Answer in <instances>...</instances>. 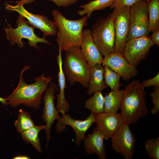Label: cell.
Segmentation results:
<instances>
[{"mask_svg": "<svg viewBox=\"0 0 159 159\" xmlns=\"http://www.w3.org/2000/svg\"><path fill=\"white\" fill-rule=\"evenodd\" d=\"M29 66H25L20 74L19 83L15 89L7 98V104L16 108L23 104L26 106L39 109L41 103L42 95L46 90L51 81L50 76L45 77V73L34 79L35 81L28 84L24 81L22 75L24 72L29 69Z\"/></svg>", "mask_w": 159, "mask_h": 159, "instance_id": "6da1fadb", "label": "cell"}, {"mask_svg": "<svg viewBox=\"0 0 159 159\" xmlns=\"http://www.w3.org/2000/svg\"><path fill=\"white\" fill-rule=\"evenodd\" d=\"M145 88L138 80H134L124 90L120 114L124 122L129 125L137 122L148 114Z\"/></svg>", "mask_w": 159, "mask_h": 159, "instance_id": "7a4b0ae2", "label": "cell"}, {"mask_svg": "<svg viewBox=\"0 0 159 159\" xmlns=\"http://www.w3.org/2000/svg\"><path fill=\"white\" fill-rule=\"evenodd\" d=\"M52 14L57 26L56 40L58 50L65 51L72 47H80L83 28L87 25L89 17L86 15L78 19L69 20L57 9L53 10Z\"/></svg>", "mask_w": 159, "mask_h": 159, "instance_id": "3957f363", "label": "cell"}, {"mask_svg": "<svg viewBox=\"0 0 159 159\" xmlns=\"http://www.w3.org/2000/svg\"><path fill=\"white\" fill-rule=\"evenodd\" d=\"M65 51L63 71L70 85L78 82L83 87L87 88L90 67L80 47H72Z\"/></svg>", "mask_w": 159, "mask_h": 159, "instance_id": "277c9868", "label": "cell"}, {"mask_svg": "<svg viewBox=\"0 0 159 159\" xmlns=\"http://www.w3.org/2000/svg\"><path fill=\"white\" fill-rule=\"evenodd\" d=\"M91 33L102 56L114 52L115 32L111 14L97 19L93 24Z\"/></svg>", "mask_w": 159, "mask_h": 159, "instance_id": "5b68a950", "label": "cell"}, {"mask_svg": "<svg viewBox=\"0 0 159 159\" xmlns=\"http://www.w3.org/2000/svg\"><path fill=\"white\" fill-rule=\"evenodd\" d=\"M8 26L4 28L7 38L13 45L17 44L19 47L22 48L25 44L21 41V39L24 38L28 40V43L32 47L39 49L37 44L42 42L46 44H52L45 38H40L37 36L34 32V28L31 25L28 21L24 17L19 15L16 22L17 27L15 29L13 28L10 24L6 20Z\"/></svg>", "mask_w": 159, "mask_h": 159, "instance_id": "8992f818", "label": "cell"}, {"mask_svg": "<svg viewBox=\"0 0 159 159\" xmlns=\"http://www.w3.org/2000/svg\"><path fill=\"white\" fill-rule=\"evenodd\" d=\"M130 8L124 6L113 9L111 13L115 32L114 52L122 54L130 29Z\"/></svg>", "mask_w": 159, "mask_h": 159, "instance_id": "52a82bcc", "label": "cell"}, {"mask_svg": "<svg viewBox=\"0 0 159 159\" xmlns=\"http://www.w3.org/2000/svg\"><path fill=\"white\" fill-rule=\"evenodd\" d=\"M148 17L147 2L145 0L130 6V29L127 39L148 35Z\"/></svg>", "mask_w": 159, "mask_h": 159, "instance_id": "ba28073f", "label": "cell"}, {"mask_svg": "<svg viewBox=\"0 0 159 159\" xmlns=\"http://www.w3.org/2000/svg\"><path fill=\"white\" fill-rule=\"evenodd\" d=\"M23 5L20 1H17L15 5L6 3L5 8L9 11H16L25 18L31 25L43 32L44 38L48 36H54L57 33V26L54 21L44 15L29 12L24 7Z\"/></svg>", "mask_w": 159, "mask_h": 159, "instance_id": "9c48e42d", "label": "cell"}, {"mask_svg": "<svg viewBox=\"0 0 159 159\" xmlns=\"http://www.w3.org/2000/svg\"><path fill=\"white\" fill-rule=\"evenodd\" d=\"M155 44L149 35L131 39L126 42L122 55L128 62L136 67L146 58L150 48Z\"/></svg>", "mask_w": 159, "mask_h": 159, "instance_id": "30bf717a", "label": "cell"}, {"mask_svg": "<svg viewBox=\"0 0 159 159\" xmlns=\"http://www.w3.org/2000/svg\"><path fill=\"white\" fill-rule=\"evenodd\" d=\"M111 138L112 149L125 159H132L136 140L129 125L124 122Z\"/></svg>", "mask_w": 159, "mask_h": 159, "instance_id": "8fae6325", "label": "cell"}, {"mask_svg": "<svg viewBox=\"0 0 159 159\" xmlns=\"http://www.w3.org/2000/svg\"><path fill=\"white\" fill-rule=\"evenodd\" d=\"M59 91L57 85L54 82H50L49 87L45 91L44 95L42 98L44 102L43 113L41 118L46 123V132L47 141L46 147L47 149L48 144L51 139L50 129L54 121L58 120L61 117L59 114V111L56 108L54 104V100L56 98L54 94Z\"/></svg>", "mask_w": 159, "mask_h": 159, "instance_id": "7c38bea8", "label": "cell"}, {"mask_svg": "<svg viewBox=\"0 0 159 159\" xmlns=\"http://www.w3.org/2000/svg\"><path fill=\"white\" fill-rule=\"evenodd\" d=\"M96 115L90 112L85 120H81L73 119L68 114H63L62 117L57 120L56 126V132L57 133L61 132L65 129L67 125L70 126L74 131L76 136L75 143L79 146L85 137L86 132L95 122Z\"/></svg>", "mask_w": 159, "mask_h": 159, "instance_id": "4fadbf2b", "label": "cell"}, {"mask_svg": "<svg viewBox=\"0 0 159 159\" xmlns=\"http://www.w3.org/2000/svg\"><path fill=\"white\" fill-rule=\"evenodd\" d=\"M102 64L109 67L126 81L135 77L138 72L136 67L128 62L122 54L115 52L105 57Z\"/></svg>", "mask_w": 159, "mask_h": 159, "instance_id": "5bb4252c", "label": "cell"}, {"mask_svg": "<svg viewBox=\"0 0 159 159\" xmlns=\"http://www.w3.org/2000/svg\"><path fill=\"white\" fill-rule=\"evenodd\" d=\"M97 131L104 140L111 138L124 122L120 113L103 112L96 115Z\"/></svg>", "mask_w": 159, "mask_h": 159, "instance_id": "9a60e30c", "label": "cell"}, {"mask_svg": "<svg viewBox=\"0 0 159 159\" xmlns=\"http://www.w3.org/2000/svg\"><path fill=\"white\" fill-rule=\"evenodd\" d=\"M81 50L90 67L96 64H102L103 58L97 47L88 29L83 30Z\"/></svg>", "mask_w": 159, "mask_h": 159, "instance_id": "2e32d148", "label": "cell"}, {"mask_svg": "<svg viewBox=\"0 0 159 159\" xmlns=\"http://www.w3.org/2000/svg\"><path fill=\"white\" fill-rule=\"evenodd\" d=\"M104 140L103 136L94 128L92 133L89 134L83 140L85 151L89 155L96 154L100 159H106L107 153Z\"/></svg>", "mask_w": 159, "mask_h": 159, "instance_id": "e0dca14e", "label": "cell"}, {"mask_svg": "<svg viewBox=\"0 0 159 159\" xmlns=\"http://www.w3.org/2000/svg\"><path fill=\"white\" fill-rule=\"evenodd\" d=\"M58 51L59 53L57 58L59 67L58 79L59 92L57 95L56 107L62 115L66 114V112L68 111L69 105V102L66 100L64 95V90L66 88V78L63 69L62 51L58 50Z\"/></svg>", "mask_w": 159, "mask_h": 159, "instance_id": "ac0fdd59", "label": "cell"}, {"mask_svg": "<svg viewBox=\"0 0 159 159\" xmlns=\"http://www.w3.org/2000/svg\"><path fill=\"white\" fill-rule=\"evenodd\" d=\"M104 67L97 64L90 67V74L87 93L91 95L95 92L101 91L108 87L104 80Z\"/></svg>", "mask_w": 159, "mask_h": 159, "instance_id": "d6986e66", "label": "cell"}, {"mask_svg": "<svg viewBox=\"0 0 159 159\" xmlns=\"http://www.w3.org/2000/svg\"><path fill=\"white\" fill-rule=\"evenodd\" d=\"M124 90L119 89L117 91L112 90L106 94L104 97L103 112L116 113L120 108Z\"/></svg>", "mask_w": 159, "mask_h": 159, "instance_id": "ffe728a7", "label": "cell"}, {"mask_svg": "<svg viewBox=\"0 0 159 159\" xmlns=\"http://www.w3.org/2000/svg\"><path fill=\"white\" fill-rule=\"evenodd\" d=\"M148 17V31L153 32L159 29V0H150L147 3Z\"/></svg>", "mask_w": 159, "mask_h": 159, "instance_id": "44dd1931", "label": "cell"}, {"mask_svg": "<svg viewBox=\"0 0 159 159\" xmlns=\"http://www.w3.org/2000/svg\"><path fill=\"white\" fill-rule=\"evenodd\" d=\"M45 128L44 125H35L23 132L21 133V136L23 140L30 143L37 151L41 153L42 150L38 134L41 130H45Z\"/></svg>", "mask_w": 159, "mask_h": 159, "instance_id": "7402d4cb", "label": "cell"}, {"mask_svg": "<svg viewBox=\"0 0 159 159\" xmlns=\"http://www.w3.org/2000/svg\"><path fill=\"white\" fill-rule=\"evenodd\" d=\"M114 0H92L85 4L79 6L82 10L77 11V14L80 16L86 14L89 17L92 13L95 10H103L110 7Z\"/></svg>", "mask_w": 159, "mask_h": 159, "instance_id": "603a6c76", "label": "cell"}, {"mask_svg": "<svg viewBox=\"0 0 159 159\" xmlns=\"http://www.w3.org/2000/svg\"><path fill=\"white\" fill-rule=\"evenodd\" d=\"M85 107L89 110L90 112L96 115L104 112V97L101 91L94 93L92 96L85 102Z\"/></svg>", "mask_w": 159, "mask_h": 159, "instance_id": "cb8c5ba5", "label": "cell"}, {"mask_svg": "<svg viewBox=\"0 0 159 159\" xmlns=\"http://www.w3.org/2000/svg\"><path fill=\"white\" fill-rule=\"evenodd\" d=\"M14 125L17 131L21 133L24 130L35 126L29 112H26L21 109L19 110L17 120L15 121Z\"/></svg>", "mask_w": 159, "mask_h": 159, "instance_id": "d4e9b609", "label": "cell"}, {"mask_svg": "<svg viewBox=\"0 0 159 159\" xmlns=\"http://www.w3.org/2000/svg\"><path fill=\"white\" fill-rule=\"evenodd\" d=\"M104 77L105 83L111 90L117 91L119 89L122 85L120 82L121 76L108 66H104Z\"/></svg>", "mask_w": 159, "mask_h": 159, "instance_id": "484cf974", "label": "cell"}, {"mask_svg": "<svg viewBox=\"0 0 159 159\" xmlns=\"http://www.w3.org/2000/svg\"><path fill=\"white\" fill-rule=\"evenodd\" d=\"M144 144L147 154L150 158L159 159V137L148 139Z\"/></svg>", "mask_w": 159, "mask_h": 159, "instance_id": "4316f807", "label": "cell"}, {"mask_svg": "<svg viewBox=\"0 0 159 159\" xmlns=\"http://www.w3.org/2000/svg\"><path fill=\"white\" fill-rule=\"evenodd\" d=\"M153 105L150 112L153 115H155L159 112V86L155 87L154 90L150 93Z\"/></svg>", "mask_w": 159, "mask_h": 159, "instance_id": "83f0119b", "label": "cell"}, {"mask_svg": "<svg viewBox=\"0 0 159 159\" xmlns=\"http://www.w3.org/2000/svg\"><path fill=\"white\" fill-rule=\"evenodd\" d=\"M144 0H114L109 7L110 9L124 6H130Z\"/></svg>", "mask_w": 159, "mask_h": 159, "instance_id": "f1b7e54d", "label": "cell"}, {"mask_svg": "<svg viewBox=\"0 0 159 159\" xmlns=\"http://www.w3.org/2000/svg\"><path fill=\"white\" fill-rule=\"evenodd\" d=\"M142 83L145 88L151 86H159V73L151 79L143 81Z\"/></svg>", "mask_w": 159, "mask_h": 159, "instance_id": "f546056e", "label": "cell"}, {"mask_svg": "<svg viewBox=\"0 0 159 159\" xmlns=\"http://www.w3.org/2000/svg\"><path fill=\"white\" fill-rule=\"evenodd\" d=\"M54 2L58 7H67L75 4L78 0H49Z\"/></svg>", "mask_w": 159, "mask_h": 159, "instance_id": "4dcf8cb0", "label": "cell"}, {"mask_svg": "<svg viewBox=\"0 0 159 159\" xmlns=\"http://www.w3.org/2000/svg\"><path fill=\"white\" fill-rule=\"evenodd\" d=\"M151 38L154 43L157 46H159V29L152 32Z\"/></svg>", "mask_w": 159, "mask_h": 159, "instance_id": "1f68e13d", "label": "cell"}, {"mask_svg": "<svg viewBox=\"0 0 159 159\" xmlns=\"http://www.w3.org/2000/svg\"><path fill=\"white\" fill-rule=\"evenodd\" d=\"M14 159H29L30 158L28 156L24 155H19L14 157Z\"/></svg>", "mask_w": 159, "mask_h": 159, "instance_id": "d6a6232c", "label": "cell"}, {"mask_svg": "<svg viewBox=\"0 0 159 159\" xmlns=\"http://www.w3.org/2000/svg\"><path fill=\"white\" fill-rule=\"evenodd\" d=\"M7 98H4L0 97V102H1L4 105H7Z\"/></svg>", "mask_w": 159, "mask_h": 159, "instance_id": "836d02e7", "label": "cell"}, {"mask_svg": "<svg viewBox=\"0 0 159 159\" xmlns=\"http://www.w3.org/2000/svg\"><path fill=\"white\" fill-rule=\"evenodd\" d=\"M35 0H21L20 1L24 4H30Z\"/></svg>", "mask_w": 159, "mask_h": 159, "instance_id": "e575fe53", "label": "cell"}, {"mask_svg": "<svg viewBox=\"0 0 159 159\" xmlns=\"http://www.w3.org/2000/svg\"><path fill=\"white\" fill-rule=\"evenodd\" d=\"M146 2L148 3V2L150 0H145Z\"/></svg>", "mask_w": 159, "mask_h": 159, "instance_id": "d590c367", "label": "cell"}]
</instances>
